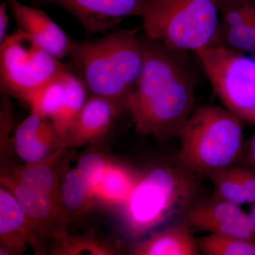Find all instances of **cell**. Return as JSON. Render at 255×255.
I'll list each match as a JSON object with an SVG mask.
<instances>
[{"label": "cell", "instance_id": "cell-6", "mask_svg": "<svg viewBox=\"0 0 255 255\" xmlns=\"http://www.w3.org/2000/svg\"><path fill=\"white\" fill-rule=\"evenodd\" d=\"M70 70L17 28L0 43V86L2 95L27 103L48 82Z\"/></svg>", "mask_w": 255, "mask_h": 255}, {"label": "cell", "instance_id": "cell-12", "mask_svg": "<svg viewBox=\"0 0 255 255\" xmlns=\"http://www.w3.org/2000/svg\"><path fill=\"white\" fill-rule=\"evenodd\" d=\"M121 110L107 99L90 96L64 136L63 145L79 147L100 140L113 127Z\"/></svg>", "mask_w": 255, "mask_h": 255}, {"label": "cell", "instance_id": "cell-14", "mask_svg": "<svg viewBox=\"0 0 255 255\" xmlns=\"http://www.w3.org/2000/svg\"><path fill=\"white\" fill-rule=\"evenodd\" d=\"M13 145L26 163L42 160L63 145L51 121L35 112L16 128Z\"/></svg>", "mask_w": 255, "mask_h": 255}, {"label": "cell", "instance_id": "cell-23", "mask_svg": "<svg viewBox=\"0 0 255 255\" xmlns=\"http://www.w3.org/2000/svg\"><path fill=\"white\" fill-rule=\"evenodd\" d=\"M209 177L214 185V196L238 206L248 203L238 167L221 169L210 174Z\"/></svg>", "mask_w": 255, "mask_h": 255}, {"label": "cell", "instance_id": "cell-11", "mask_svg": "<svg viewBox=\"0 0 255 255\" xmlns=\"http://www.w3.org/2000/svg\"><path fill=\"white\" fill-rule=\"evenodd\" d=\"M17 23V28L27 33L41 48L63 59L68 57L71 37L43 10L23 4L18 0H5Z\"/></svg>", "mask_w": 255, "mask_h": 255}, {"label": "cell", "instance_id": "cell-8", "mask_svg": "<svg viewBox=\"0 0 255 255\" xmlns=\"http://www.w3.org/2000/svg\"><path fill=\"white\" fill-rule=\"evenodd\" d=\"M1 187L11 193L40 238H53L66 229L68 214L60 202L1 169Z\"/></svg>", "mask_w": 255, "mask_h": 255}, {"label": "cell", "instance_id": "cell-24", "mask_svg": "<svg viewBox=\"0 0 255 255\" xmlns=\"http://www.w3.org/2000/svg\"><path fill=\"white\" fill-rule=\"evenodd\" d=\"M108 162L97 152H89L80 157L76 169L86 179L92 192L103 177Z\"/></svg>", "mask_w": 255, "mask_h": 255}, {"label": "cell", "instance_id": "cell-30", "mask_svg": "<svg viewBox=\"0 0 255 255\" xmlns=\"http://www.w3.org/2000/svg\"><path fill=\"white\" fill-rule=\"evenodd\" d=\"M250 1H255V0H250Z\"/></svg>", "mask_w": 255, "mask_h": 255}, {"label": "cell", "instance_id": "cell-16", "mask_svg": "<svg viewBox=\"0 0 255 255\" xmlns=\"http://www.w3.org/2000/svg\"><path fill=\"white\" fill-rule=\"evenodd\" d=\"M131 254L199 255L201 251L190 226L184 222L152 233L147 239L137 243L132 248Z\"/></svg>", "mask_w": 255, "mask_h": 255}, {"label": "cell", "instance_id": "cell-29", "mask_svg": "<svg viewBox=\"0 0 255 255\" xmlns=\"http://www.w3.org/2000/svg\"><path fill=\"white\" fill-rule=\"evenodd\" d=\"M251 154L253 162L255 164V133L251 139Z\"/></svg>", "mask_w": 255, "mask_h": 255}, {"label": "cell", "instance_id": "cell-25", "mask_svg": "<svg viewBox=\"0 0 255 255\" xmlns=\"http://www.w3.org/2000/svg\"><path fill=\"white\" fill-rule=\"evenodd\" d=\"M226 38L233 49L255 53V23L226 26Z\"/></svg>", "mask_w": 255, "mask_h": 255}, {"label": "cell", "instance_id": "cell-2", "mask_svg": "<svg viewBox=\"0 0 255 255\" xmlns=\"http://www.w3.org/2000/svg\"><path fill=\"white\" fill-rule=\"evenodd\" d=\"M139 31L119 27L96 39L71 38L67 65L90 96L103 97L124 109L143 67Z\"/></svg>", "mask_w": 255, "mask_h": 255}, {"label": "cell", "instance_id": "cell-15", "mask_svg": "<svg viewBox=\"0 0 255 255\" xmlns=\"http://www.w3.org/2000/svg\"><path fill=\"white\" fill-rule=\"evenodd\" d=\"M68 147L66 145L60 146L46 158L38 162H28L20 167L4 166L1 168L6 169L19 180L61 204L60 184L64 176L62 173L65 172L63 156Z\"/></svg>", "mask_w": 255, "mask_h": 255}, {"label": "cell", "instance_id": "cell-21", "mask_svg": "<svg viewBox=\"0 0 255 255\" xmlns=\"http://www.w3.org/2000/svg\"><path fill=\"white\" fill-rule=\"evenodd\" d=\"M70 71L68 70L48 82L30 97L26 105L29 106L31 112H37L49 119L54 117L65 97L66 78Z\"/></svg>", "mask_w": 255, "mask_h": 255}, {"label": "cell", "instance_id": "cell-1", "mask_svg": "<svg viewBox=\"0 0 255 255\" xmlns=\"http://www.w3.org/2000/svg\"><path fill=\"white\" fill-rule=\"evenodd\" d=\"M144 63L124 109L137 131L163 141L179 136L193 113L196 75L183 53L141 36Z\"/></svg>", "mask_w": 255, "mask_h": 255}, {"label": "cell", "instance_id": "cell-9", "mask_svg": "<svg viewBox=\"0 0 255 255\" xmlns=\"http://www.w3.org/2000/svg\"><path fill=\"white\" fill-rule=\"evenodd\" d=\"M35 6L50 4L73 15L89 36L119 28L123 18L133 16L149 0H28Z\"/></svg>", "mask_w": 255, "mask_h": 255}, {"label": "cell", "instance_id": "cell-5", "mask_svg": "<svg viewBox=\"0 0 255 255\" xmlns=\"http://www.w3.org/2000/svg\"><path fill=\"white\" fill-rule=\"evenodd\" d=\"M221 0H149L135 11L150 39L185 53L214 44L219 30Z\"/></svg>", "mask_w": 255, "mask_h": 255}, {"label": "cell", "instance_id": "cell-18", "mask_svg": "<svg viewBox=\"0 0 255 255\" xmlns=\"http://www.w3.org/2000/svg\"><path fill=\"white\" fill-rule=\"evenodd\" d=\"M51 255H112L119 253V247L95 235L72 236L66 229L55 235Z\"/></svg>", "mask_w": 255, "mask_h": 255}, {"label": "cell", "instance_id": "cell-19", "mask_svg": "<svg viewBox=\"0 0 255 255\" xmlns=\"http://www.w3.org/2000/svg\"><path fill=\"white\" fill-rule=\"evenodd\" d=\"M87 95L88 92L81 80L70 71L66 78V87L63 102L54 117L50 119L54 125L62 143L69 128L85 105Z\"/></svg>", "mask_w": 255, "mask_h": 255}, {"label": "cell", "instance_id": "cell-17", "mask_svg": "<svg viewBox=\"0 0 255 255\" xmlns=\"http://www.w3.org/2000/svg\"><path fill=\"white\" fill-rule=\"evenodd\" d=\"M137 178L125 167L108 162L103 177L94 189V199L104 205L122 206L131 193Z\"/></svg>", "mask_w": 255, "mask_h": 255}, {"label": "cell", "instance_id": "cell-10", "mask_svg": "<svg viewBox=\"0 0 255 255\" xmlns=\"http://www.w3.org/2000/svg\"><path fill=\"white\" fill-rule=\"evenodd\" d=\"M239 206L214 196L194 202L185 212V222L200 231L255 241L251 216Z\"/></svg>", "mask_w": 255, "mask_h": 255}, {"label": "cell", "instance_id": "cell-3", "mask_svg": "<svg viewBox=\"0 0 255 255\" xmlns=\"http://www.w3.org/2000/svg\"><path fill=\"white\" fill-rule=\"evenodd\" d=\"M199 192L196 174L177 163L156 166L137 178L127 200L120 206L123 226L132 238L186 212Z\"/></svg>", "mask_w": 255, "mask_h": 255}, {"label": "cell", "instance_id": "cell-26", "mask_svg": "<svg viewBox=\"0 0 255 255\" xmlns=\"http://www.w3.org/2000/svg\"><path fill=\"white\" fill-rule=\"evenodd\" d=\"M243 185L246 189L247 201L255 204V169L247 167H238Z\"/></svg>", "mask_w": 255, "mask_h": 255}, {"label": "cell", "instance_id": "cell-7", "mask_svg": "<svg viewBox=\"0 0 255 255\" xmlns=\"http://www.w3.org/2000/svg\"><path fill=\"white\" fill-rule=\"evenodd\" d=\"M194 53L226 110L255 124V59L214 44Z\"/></svg>", "mask_w": 255, "mask_h": 255}, {"label": "cell", "instance_id": "cell-27", "mask_svg": "<svg viewBox=\"0 0 255 255\" xmlns=\"http://www.w3.org/2000/svg\"><path fill=\"white\" fill-rule=\"evenodd\" d=\"M8 8V5L5 1L0 6V43L7 37L6 32L9 26Z\"/></svg>", "mask_w": 255, "mask_h": 255}, {"label": "cell", "instance_id": "cell-4", "mask_svg": "<svg viewBox=\"0 0 255 255\" xmlns=\"http://www.w3.org/2000/svg\"><path fill=\"white\" fill-rule=\"evenodd\" d=\"M242 121L216 106L196 108L179 135L182 142L177 163L193 173L207 177L232 167L243 148Z\"/></svg>", "mask_w": 255, "mask_h": 255}, {"label": "cell", "instance_id": "cell-22", "mask_svg": "<svg viewBox=\"0 0 255 255\" xmlns=\"http://www.w3.org/2000/svg\"><path fill=\"white\" fill-rule=\"evenodd\" d=\"M201 253L206 255H255V241L215 234L197 240Z\"/></svg>", "mask_w": 255, "mask_h": 255}, {"label": "cell", "instance_id": "cell-20", "mask_svg": "<svg viewBox=\"0 0 255 255\" xmlns=\"http://www.w3.org/2000/svg\"><path fill=\"white\" fill-rule=\"evenodd\" d=\"M94 200L88 182L76 168L65 172L60 184V202L67 212L82 213Z\"/></svg>", "mask_w": 255, "mask_h": 255}, {"label": "cell", "instance_id": "cell-13", "mask_svg": "<svg viewBox=\"0 0 255 255\" xmlns=\"http://www.w3.org/2000/svg\"><path fill=\"white\" fill-rule=\"evenodd\" d=\"M0 255H21L28 245L41 251V238L14 196L6 188L0 189Z\"/></svg>", "mask_w": 255, "mask_h": 255}, {"label": "cell", "instance_id": "cell-28", "mask_svg": "<svg viewBox=\"0 0 255 255\" xmlns=\"http://www.w3.org/2000/svg\"><path fill=\"white\" fill-rule=\"evenodd\" d=\"M250 216H251L252 226H253V235H254L255 241V204H253V207H252Z\"/></svg>", "mask_w": 255, "mask_h": 255}]
</instances>
